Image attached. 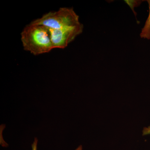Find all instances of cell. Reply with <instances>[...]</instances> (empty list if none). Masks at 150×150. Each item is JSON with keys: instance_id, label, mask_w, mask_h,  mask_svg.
I'll list each match as a JSON object with an SVG mask.
<instances>
[{"instance_id": "cell-1", "label": "cell", "mask_w": 150, "mask_h": 150, "mask_svg": "<svg viewBox=\"0 0 150 150\" xmlns=\"http://www.w3.org/2000/svg\"><path fill=\"white\" fill-rule=\"evenodd\" d=\"M21 40L24 50L35 56L54 49L49 28L41 25H27L22 31Z\"/></svg>"}, {"instance_id": "cell-2", "label": "cell", "mask_w": 150, "mask_h": 150, "mask_svg": "<svg viewBox=\"0 0 150 150\" xmlns=\"http://www.w3.org/2000/svg\"><path fill=\"white\" fill-rule=\"evenodd\" d=\"M31 23L41 25L51 29H58L80 24L79 16L72 8H61L55 12H50Z\"/></svg>"}, {"instance_id": "cell-3", "label": "cell", "mask_w": 150, "mask_h": 150, "mask_svg": "<svg viewBox=\"0 0 150 150\" xmlns=\"http://www.w3.org/2000/svg\"><path fill=\"white\" fill-rule=\"evenodd\" d=\"M83 28V25L81 23L75 26L61 29L49 28L53 48L64 49L66 48L78 35L82 33Z\"/></svg>"}, {"instance_id": "cell-4", "label": "cell", "mask_w": 150, "mask_h": 150, "mask_svg": "<svg viewBox=\"0 0 150 150\" xmlns=\"http://www.w3.org/2000/svg\"><path fill=\"white\" fill-rule=\"evenodd\" d=\"M149 4V16L144 27L142 29V31L140 33V37L142 38H145V39H150V0L147 1Z\"/></svg>"}, {"instance_id": "cell-5", "label": "cell", "mask_w": 150, "mask_h": 150, "mask_svg": "<svg viewBox=\"0 0 150 150\" xmlns=\"http://www.w3.org/2000/svg\"><path fill=\"white\" fill-rule=\"evenodd\" d=\"M148 134H150V126L148 128H145L143 131V136L148 135Z\"/></svg>"}, {"instance_id": "cell-6", "label": "cell", "mask_w": 150, "mask_h": 150, "mask_svg": "<svg viewBox=\"0 0 150 150\" xmlns=\"http://www.w3.org/2000/svg\"><path fill=\"white\" fill-rule=\"evenodd\" d=\"M37 144L38 139L35 138L32 144V150H37Z\"/></svg>"}, {"instance_id": "cell-7", "label": "cell", "mask_w": 150, "mask_h": 150, "mask_svg": "<svg viewBox=\"0 0 150 150\" xmlns=\"http://www.w3.org/2000/svg\"><path fill=\"white\" fill-rule=\"evenodd\" d=\"M75 150H82V146H80Z\"/></svg>"}]
</instances>
